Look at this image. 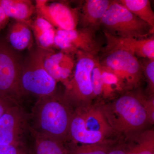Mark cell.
<instances>
[{"label": "cell", "instance_id": "6da1fadb", "mask_svg": "<svg viewBox=\"0 0 154 154\" xmlns=\"http://www.w3.org/2000/svg\"><path fill=\"white\" fill-rule=\"evenodd\" d=\"M74 110L63 95L57 93L38 98L28 115L29 128L66 143Z\"/></svg>", "mask_w": 154, "mask_h": 154}, {"label": "cell", "instance_id": "7a4b0ae2", "mask_svg": "<svg viewBox=\"0 0 154 154\" xmlns=\"http://www.w3.org/2000/svg\"><path fill=\"white\" fill-rule=\"evenodd\" d=\"M146 99L140 93L126 91L112 102L99 106L116 134L131 136L142 131L149 123Z\"/></svg>", "mask_w": 154, "mask_h": 154}, {"label": "cell", "instance_id": "3957f363", "mask_svg": "<svg viewBox=\"0 0 154 154\" xmlns=\"http://www.w3.org/2000/svg\"><path fill=\"white\" fill-rule=\"evenodd\" d=\"M116 133L108 124L99 105L75 108L69 128L68 140L79 144L108 143Z\"/></svg>", "mask_w": 154, "mask_h": 154}, {"label": "cell", "instance_id": "277c9868", "mask_svg": "<svg viewBox=\"0 0 154 154\" xmlns=\"http://www.w3.org/2000/svg\"><path fill=\"white\" fill-rule=\"evenodd\" d=\"M99 62L103 68L113 73L124 91L136 89L143 77L142 66L137 57L128 51L107 42Z\"/></svg>", "mask_w": 154, "mask_h": 154}, {"label": "cell", "instance_id": "5b68a950", "mask_svg": "<svg viewBox=\"0 0 154 154\" xmlns=\"http://www.w3.org/2000/svg\"><path fill=\"white\" fill-rule=\"evenodd\" d=\"M45 51L32 49L22 63L20 87L23 95L30 94L38 98L56 93L57 82L51 76L43 64Z\"/></svg>", "mask_w": 154, "mask_h": 154}, {"label": "cell", "instance_id": "8992f818", "mask_svg": "<svg viewBox=\"0 0 154 154\" xmlns=\"http://www.w3.org/2000/svg\"><path fill=\"white\" fill-rule=\"evenodd\" d=\"M74 74L65 85L64 98L74 109L92 104L94 99L91 73L99 57L79 51Z\"/></svg>", "mask_w": 154, "mask_h": 154}, {"label": "cell", "instance_id": "52a82bcc", "mask_svg": "<svg viewBox=\"0 0 154 154\" xmlns=\"http://www.w3.org/2000/svg\"><path fill=\"white\" fill-rule=\"evenodd\" d=\"M104 32L124 38H143L154 33L148 24L134 15L118 1H112L101 22Z\"/></svg>", "mask_w": 154, "mask_h": 154}, {"label": "cell", "instance_id": "ba28073f", "mask_svg": "<svg viewBox=\"0 0 154 154\" xmlns=\"http://www.w3.org/2000/svg\"><path fill=\"white\" fill-rule=\"evenodd\" d=\"M22 63L16 50L0 41V95L18 104L24 96L20 87Z\"/></svg>", "mask_w": 154, "mask_h": 154}, {"label": "cell", "instance_id": "9c48e42d", "mask_svg": "<svg viewBox=\"0 0 154 154\" xmlns=\"http://www.w3.org/2000/svg\"><path fill=\"white\" fill-rule=\"evenodd\" d=\"M96 32L81 28L56 30L54 48L69 55L82 51L98 56L101 48L96 38Z\"/></svg>", "mask_w": 154, "mask_h": 154}, {"label": "cell", "instance_id": "30bf717a", "mask_svg": "<svg viewBox=\"0 0 154 154\" xmlns=\"http://www.w3.org/2000/svg\"><path fill=\"white\" fill-rule=\"evenodd\" d=\"M37 15L47 20L57 30H69L76 29L79 12L65 2L36 0Z\"/></svg>", "mask_w": 154, "mask_h": 154}, {"label": "cell", "instance_id": "8fae6325", "mask_svg": "<svg viewBox=\"0 0 154 154\" xmlns=\"http://www.w3.org/2000/svg\"><path fill=\"white\" fill-rule=\"evenodd\" d=\"M28 132V115L20 105L12 106L0 118V145L25 142Z\"/></svg>", "mask_w": 154, "mask_h": 154}, {"label": "cell", "instance_id": "7c38bea8", "mask_svg": "<svg viewBox=\"0 0 154 154\" xmlns=\"http://www.w3.org/2000/svg\"><path fill=\"white\" fill-rule=\"evenodd\" d=\"M75 63L70 55L62 51H45L43 64L45 69L57 82H61L64 86L69 80Z\"/></svg>", "mask_w": 154, "mask_h": 154}, {"label": "cell", "instance_id": "4fadbf2b", "mask_svg": "<svg viewBox=\"0 0 154 154\" xmlns=\"http://www.w3.org/2000/svg\"><path fill=\"white\" fill-rule=\"evenodd\" d=\"M107 42L128 51L137 57L154 59V37L143 38H124L104 32Z\"/></svg>", "mask_w": 154, "mask_h": 154}, {"label": "cell", "instance_id": "5bb4252c", "mask_svg": "<svg viewBox=\"0 0 154 154\" xmlns=\"http://www.w3.org/2000/svg\"><path fill=\"white\" fill-rule=\"evenodd\" d=\"M110 0H86L79 13V24L81 28L96 32L101 27L103 16L110 6Z\"/></svg>", "mask_w": 154, "mask_h": 154}, {"label": "cell", "instance_id": "9a60e30c", "mask_svg": "<svg viewBox=\"0 0 154 154\" xmlns=\"http://www.w3.org/2000/svg\"><path fill=\"white\" fill-rule=\"evenodd\" d=\"M37 48L44 51L54 48V39L56 29L47 20L37 15L29 24Z\"/></svg>", "mask_w": 154, "mask_h": 154}, {"label": "cell", "instance_id": "2e32d148", "mask_svg": "<svg viewBox=\"0 0 154 154\" xmlns=\"http://www.w3.org/2000/svg\"><path fill=\"white\" fill-rule=\"evenodd\" d=\"M10 45L16 51H22L32 46L33 34L29 23L15 21L9 30Z\"/></svg>", "mask_w": 154, "mask_h": 154}, {"label": "cell", "instance_id": "e0dca14e", "mask_svg": "<svg viewBox=\"0 0 154 154\" xmlns=\"http://www.w3.org/2000/svg\"><path fill=\"white\" fill-rule=\"evenodd\" d=\"M0 5L9 18L29 24L36 12L35 5L30 0H0Z\"/></svg>", "mask_w": 154, "mask_h": 154}, {"label": "cell", "instance_id": "ac0fdd59", "mask_svg": "<svg viewBox=\"0 0 154 154\" xmlns=\"http://www.w3.org/2000/svg\"><path fill=\"white\" fill-rule=\"evenodd\" d=\"M34 140L33 154H67L66 143L39 134L29 128Z\"/></svg>", "mask_w": 154, "mask_h": 154}, {"label": "cell", "instance_id": "d6986e66", "mask_svg": "<svg viewBox=\"0 0 154 154\" xmlns=\"http://www.w3.org/2000/svg\"><path fill=\"white\" fill-rule=\"evenodd\" d=\"M122 6L154 29V13L149 0H119Z\"/></svg>", "mask_w": 154, "mask_h": 154}, {"label": "cell", "instance_id": "ffe728a7", "mask_svg": "<svg viewBox=\"0 0 154 154\" xmlns=\"http://www.w3.org/2000/svg\"><path fill=\"white\" fill-rule=\"evenodd\" d=\"M133 143L126 146L127 154H154V131L148 130L136 134Z\"/></svg>", "mask_w": 154, "mask_h": 154}, {"label": "cell", "instance_id": "44dd1931", "mask_svg": "<svg viewBox=\"0 0 154 154\" xmlns=\"http://www.w3.org/2000/svg\"><path fill=\"white\" fill-rule=\"evenodd\" d=\"M67 154H108L112 144L108 143L67 144Z\"/></svg>", "mask_w": 154, "mask_h": 154}, {"label": "cell", "instance_id": "7402d4cb", "mask_svg": "<svg viewBox=\"0 0 154 154\" xmlns=\"http://www.w3.org/2000/svg\"><path fill=\"white\" fill-rule=\"evenodd\" d=\"M102 68V96L104 98H108L113 96L116 92L124 91L118 77L113 73Z\"/></svg>", "mask_w": 154, "mask_h": 154}, {"label": "cell", "instance_id": "603a6c76", "mask_svg": "<svg viewBox=\"0 0 154 154\" xmlns=\"http://www.w3.org/2000/svg\"><path fill=\"white\" fill-rule=\"evenodd\" d=\"M91 83L94 99L101 97L102 94V68L97 58L91 73Z\"/></svg>", "mask_w": 154, "mask_h": 154}, {"label": "cell", "instance_id": "cb8c5ba5", "mask_svg": "<svg viewBox=\"0 0 154 154\" xmlns=\"http://www.w3.org/2000/svg\"><path fill=\"white\" fill-rule=\"evenodd\" d=\"M146 59L141 63L143 74L147 81L149 94L152 97L154 96V59Z\"/></svg>", "mask_w": 154, "mask_h": 154}, {"label": "cell", "instance_id": "d4e9b609", "mask_svg": "<svg viewBox=\"0 0 154 154\" xmlns=\"http://www.w3.org/2000/svg\"><path fill=\"white\" fill-rule=\"evenodd\" d=\"M29 152L25 142L0 145V154H29Z\"/></svg>", "mask_w": 154, "mask_h": 154}, {"label": "cell", "instance_id": "484cf974", "mask_svg": "<svg viewBox=\"0 0 154 154\" xmlns=\"http://www.w3.org/2000/svg\"><path fill=\"white\" fill-rule=\"evenodd\" d=\"M145 107L149 123L153 125L154 123V96L150 97L148 99H146Z\"/></svg>", "mask_w": 154, "mask_h": 154}, {"label": "cell", "instance_id": "4316f807", "mask_svg": "<svg viewBox=\"0 0 154 154\" xmlns=\"http://www.w3.org/2000/svg\"><path fill=\"white\" fill-rule=\"evenodd\" d=\"M16 105H19V104L0 95V118L7 110Z\"/></svg>", "mask_w": 154, "mask_h": 154}, {"label": "cell", "instance_id": "83f0119b", "mask_svg": "<svg viewBox=\"0 0 154 154\" xmlns=\"http://www.w3.org/2000/svg\"><path fill=\"white\" fill-rule=\"evenodd\" d=\"M108 154H127L126 145L119 144L111 148Z\"/></svg>", "mask_w": 154, "mask_h": 154}, {"label": "cell", "instance_id": "f1b7e54d", "mask_svg": "<svg viewBox=\"0 0 154 154\" xmlns=\"http://www.w3.org/2000/svg\"><path fill=\"white\" fill-rule=\"evenodd\" d=\"M9 19L5 13V11L0 5V27L1 28L5 25Z\"/></svg>", "mask_w": 154, "mask_h": 154}, {"label": "cell", "instance_id": "f546056e", "mask_svg": "<svg viewBox=\"0 0 154 154\" xmlns=\"http://www.w3.org/2000/svg\"><path fill=\"white\" fill-rule=\"evenodd\" d=\"M29 154H33V153L32 151H30V153H29Z\"/></svg>", "mask_w": 154, "mask_h": 154}, {"label": "cell", "instance_id": "4dcf8cb0", "mask_svg": "<svg viewBox=\"0 0 154 154\" xmlns=\"http://www.w3.org/2000/svg\"><path fill=\"white\" fill-rule=\"evenodd\" d=\"M1 28H1V27H0V29H1Z\"/></svg>", "mask_w": 154, "mask_h": 154}, {"label": "cell", "instance_id": "1f68e13d", "mask_svg": "<svg viewBox=\"0 0 154 154\" xmlns=\"http://www.w3.org/2000/svg\"><path fill=\"white\" fill-rule=\"evenodd\" d=\"M29 153H30V152H29Z\"/></svg>", "mask_w": 154, "mask_h": 154}]
</instances>
